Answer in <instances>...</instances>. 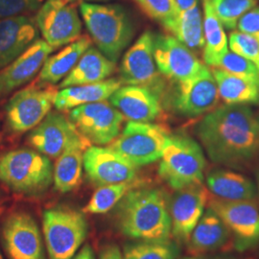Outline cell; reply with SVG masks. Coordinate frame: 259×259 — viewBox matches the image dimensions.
Segmentation results:
<instances>
[{
  "label": "cell",
  "instance_id": "6da1fadb",
  "mask_svg": "<svg viewBox=\"0 0 259 259\" xmlns=\"http://www.w3.org/2000/svg\"><path fill=\"white\" fill-rule=\"evenodd\" d=\"M197 137L216 164L239 168L259 157V115L247 105H225L208 112Z\"/></svg>",
  "mask_w": 259,
  "mask_h": 259
},
{
  "label": "cell",
  "instance_id": "7a4b0ae2",
  "mask_svg": "<svg viewBox=\"0 0 259 259\" xmlns=\"http://www.w3.org/2000/svg\"><path fill=\"white\" fill-rule=\"evenodd\" d=\"M170 200L158 188H133L116 205L115 216L123 235L137 241H169Z\"/></svg>",
  "mask_w": 259,
  "mask_h": 259
},
{
  "label": "cell",
  "instance_id": "3957f363",
  "mask_svg": "<svg viewBox=\"0 0 259 259\" xmlns=\"http://www.w3.org/2000/svg\"><path fill=\"white\" fill-rule=\"evenodd\" d=\"M80 11L94 44L116 63L134 37V25L126 9L117 4L83 2Z\"/></svg>",
  "mask_w": 259,
  "mask_h": 259
},
{
  "label": "cell",
  "instance_id": "277c9868",
  "mask_svg": "<svg viewBox=\"0 0 259 259\" xmlns=\"http://www.w3.org/2000/svg\"><path fill=\"white\" fill-rule=\"evenodd\" d=\"M53 169L49 157L37 150L17 149L0 156V181L19 194L45 193L53 184Z\"/></svg>",
  "mask_w": 259,
  "mask_h": 259
},
{
  "label": "cell",
  "instance_id": "5b68a950",
  "mask_svg": "<svg viewBox=\"0 0 259 259\" xmlns=\"http://www.w3.org/2000/svg\"><path fill=\"white\" fill-rule=\"evenodd\" d=\"M205 167L204 150L198 142L183 135L169 136L158 175L171 188L179 190L203 184Z\"/></svg>",
  "mask_w": 259,
  "mask_h": 259
},
{
  "label": "cell",
  "instance_id": "8992f818",
  "mask_svg": "<svg viewBox=\"0 0 259 259\" xmlns=\"http://www.w3.org/2000/svg\"><path fill=\"white\" fill-rule=\"evenodd\" d=\"M42 231L49 259H72L87 238L89 225L83 211L60 205L45 210Z\"/></svg>",
  "mask_w": 259,
  "mask_h": 259
},
{
  "label": "cell",
  "instance_id": "52a82bcc",
  "mask_svg": "<svg viewBox=\"0 0 259 259\" xmlns=\"http://www.w3.org/2000/svg\"><path fill=\"white\" fill-rule=\"evenodd\" d=\"M169 136L157 124L130 121L110 147L134 165L144 166L160 159Z\"/></svg>",
  "mask_w": 259,
  "mask_h": 259
},
{
  "label": "cell",
  "instance_id": "ba28073f",
  "mask_svg": "<svg viewBox=\"0 0 259 259\" xmlns=\"http://www.w3.org/2000/svg\"><path fill=\"white\" fill-rule=\"evenodd\" d=\"M207 207L222 220L232 238V246L240 251L259 244V208L256 200L230 201L210 194Z\"/></svg>",
  "mask_w": 259,
  "mask_h": 259
},
{
  "label": "cell",
  "instance_id": "9c48e42d",
  "mask_svg": "<svg viewBox=\"0 0 259 259\" xmlns=\"http://www.w3.org/2000/svg\"><path fill=\"white\" fill-rule=\"evenodd\" d=\"M35 20L44 39L53 49L73 42L82 31L79 14L68 0H46Z\"/></svg>",
  "mask_w": 259,
  "mask_h": 259
},
{
  "label": "cell",
  "instance_id": "30bf717a",
  "mask_svg": "<svg viewBox=\"0 0 259 259\" xmlns=\"http://www.w3.org/2000/svg\"><path fill=\"white\" fill-rule=\"evenodd\" d=\"M124 116L112 105L87 104L72 109L69 120L89 142L98 146L110 144L119 136Z\"/></svg>",
  "mask_w": 259,
  "mask_h": 259
},
{
  "label": "cell",
  "instance_id": "8fae6325",
  "mask_svg": "<svg viewBox=\"0 0 259 259\" xmlns=\"http://www.w3.org/2000/svg\"><path fill=\"white\" fill-rule=\"evenodd\" d=\"M154 39L155 35L146 31L130 47L121 62L120 82L144 87L159 96L163 83L154 58Z\"/></svg>",
  "mask_w": 259,
  "mask_h": 259
},
{
  "label": "cell",
  "instance_id": "7c38bea8",
  "mask_svg": "<svg viewBox=\"0 0 259 259\" xmlns=\"http://www.w3.org/2000/svg\"><path fill=\"white\" fill-rule=\"evenodd\" d=\"M2 239L9 259H47L39 228L29 213L10 214L2 226Z\"/></svg>",
  "mask_w": 259,
  "mask_h": 259
},
{
  "label": "cell",
  "instance_id": "4fadbf2b",
  "mask_svg": "<svg viewBox=\"0 0 259 259\" xmlns=\"http://www.w3.org/2000/svg\"><path fill=\"white\" fill-rule=\"evenodd\" d=\"M210 193L204 184L176 190L170 200L171 236L187 244L196 225L207 208Z\"/></svg>",
  "mask_w": 259,
  "mask_h": 259
},
{
  "label": "cell",
  "instance_id": "5bb4252c",
  "mask_svg": "<svg viewBox=\"0 0 259 259\" xmlns=\"http://www.w3.org/2000/svg\"><path fill=\"white\" fill-rule=\"evenodd\" d=\"M55 90L28 88L16 93L7 103L6 118L10 129L25 133L36 128L54 105Z\"/></svg>",
  "mask_w": 259,
  "mask_h": 259
},
{
  "label": "cell",
  "instance_id": "9a60e30c",
  "mask_svg": "<svg viewBox=\"0 0 259 259\" xmlns=\"http://www.w3.org/2000/svg\"><path fill=\"white\" fill-rule=\"evenodd\" d=\"M83 161L87 176L97 186L132 183L138 176V167L110 146L88 147Z\"/></svg>",
  "mask_w": 259,
  "mask_h": 259
},
{
  "label": "cell",
  "instance_id": "2e32d148",
  "mask_svg": "<svg viewBox=\"0 0 259 259\" xmlns=\"http://www.w3.org/2000/svg\"><path fill=\"white\" fill-rule=\"evenodd\" d=\"M154 58L159 73L178 83L194 76L204 65L188 47L172 36H155Z\"/></svg>",
  "mask_w": 259,
  "mask_h": 259
},
{
  "label": "cell",
  "instance_id": "e0dca14e",
  "mask_svg": "<svg viewBox=\"0 0 259 259\" xmlns=\"http://www.w3.org/2000/svg\"><path fill=\"white\" fill-rule=\"evenodd\" d=\"M219 98L212 72L204 65L194 76L179 83L174 105L181 114L196 117L213 111Z\"/></svg>",
  "mask_w": 259,
  "mask_h": 259
},
{
  "label": "cell",
  "instance_id": "ac0fdd59",
  "mask_svg": "<svg viewBox=\"0 0 259 259\" xmlns=\"http://www.w3.org/2000/svg\"><path fill=\"white\" fill-rule=\"evenodd\" d=\"M72 122L59 112H49L29 136V143L48 157H59L71 144L83 139Z\"/></svg>",
  "mask_w": 259,
  "mask_h": 259
},
{
  "label": "cell",
  "instance_id": "d6986e66",
  "mask_svg": "<svg viewBox=\"0 0 259 259\" xmlns=\"http://www.w3.org/2000/svg\"><path fill=\"white\" fill-rule=\"evenodd\" d=\"M54 49L45 39H37L11 64L0 70V96L30 82Z\"/></svg>",
  "mask_w": 259,
  "mask_h": 259
},
{
  "label": "cell",
  "instance_id": "ffe728a7",
  "mask_svg": "<svg viewBox=\"0 0 259 259\" xmlns=\"http://www.w3.org/2000/svg\"><path fill=\"white\" fill-rule=\"evenodd\" d=\"M38 35L36 20L26 15L0 19V69L36 42Z\"/></svg>",
  "mask_w": 259,
  "mask_h": 259
},
{
  "label": "cell",
  "instance_id": "44dd1931",
  "mask_svg": "<svg viewBox=\"0 0 259 259\" xmlns=\"http://www.w3.org/2000/svg\"><path fill=\"white\" fill-rule=\"evenodd\" d=\"M110 100L111 105L130 121L152 122L162 111L159 96L144 87L121 85Z\"/></svg>",
  "mask_w": 259,
  "mask_h": 259
},
{
  "label": "cell",
  "instance_id": "7402d4cb",
  "mask_svg": "<svg viewBox=\"0 0 259 259\" xmlns=\"http://www.w3.org/2000/svg\"><path fill=\"white\" fill-rule=\"evenodd\" d=\"M187 245L190 253L199 257L232 246V235L220 217L207 207L196 225Z\"/></svg>",
  "mask_w": 259,
  "mask_h": 259
},
{
  "label": "cell",
  "instance_id": "603a6c76",
  "mask_svg": "<svg viewBox=\"0 0 259 259\" xmlns=\"http://www.w3.org/2000/svg\"><path fill=\"white\" fill-rule=\"evenodd\" d=\"M206 188L213 197L230 200H256V186L248 177L230 169H215L206 175Z\"/></svg>",
  "mask_w": 259,
  "mask_h": 259
},
{
  "label": "cell",
  "instance_id": "cb8c5ba5",
  "mask_svg": "<svg viewBox=\"0 0 259 259\" xmlns=\"http://www.w3.org/2000/svg\"><path fill=\"white\" fill-rule=\"evenodd\" d=\"M115 67V62L107 58L100 50L91 47L80 58L73 69L63 79L60 88L102 82L114 72Z\"/></svg>",
  "mask_w": 259,
  "mask_h": 259
},
{
  "label": "cell",
  "instance_id": "d4e9b609",
  "mask_svg": "<svg viewBox=\"0 0 259 259\" xmlns=\"http://www.w3.org/2000/svg\"><path fill=\"white\" fill-rule=\"evenodd\" d=\"M121 85L120 80L113 78L99 83L65 88L56 93L54 106L59 111H67L87 104L103 102L110 99Z\"/></svg>",
  "mask_w": 259,
  "mask_h": 259
},
{
  "label": "cell",
  "instance_id": "484cf974",
  "mask_svg": "<svg viewBox=\"0 0 259 259\" xmlns=\"http://www.w3.org/2000/svg\"><path fill=\"white\" fill-rule=\"evenodd\" d=\"M90 142L81 139L58 157L53 169L54 189L61 193H67L76 189L82 181L83 167V152Z\"/></svg>",
  "mask_w": 259,
  "mask_h": 259
},
{
  "label": "cell",
  "instance_id": "4316f807",
  "mask_svg": "<svg viewBox=\"0 0 259 259\" xmlns=\"http://www.w3.org/2000/svg\"><path fill=\"white\" fill-rule=\"evenodd\" d=\"M91 46V37H79L56 55L47 58L39 71L38 83L53 84L63 80L73 69L80 58Z\"/></svg>",
  "mask_w": 259,
  "mask_h": 259
},
{
  "label": "cell",
  "instance_id": "83f0119b",
  "mask_svg": "<svg viewBox=\"0 0 259 259\" xmlns=\"http://www.w3.org/2000/svg\"><path fill=\"white\" fill-rule=\"evenodd\" d=\"M213 77L219 96L226 105H249L259 103V85L231 74L219 67H213Z\"/></svg>",
  "mask_w": 259,
  "mask_h": 259
},
{
  "label": "cell",
  "instance_id": "f1b7e54d",
  "mask_svg": "<svg viewBox=\"0 0 259 259\" xmlns=\"http://www.w3.org/2000/svg\"><path fill=\"white\" fill-rule=\"evenodd\" d=\"M203 12L204 37L203 58L206 65L215 67L229 51L228 38L221 21L213 10L210 0H203Z\"/></svg>",
  "mask_w": 259,
  "mask_h": 259
},
{
  "label": "cell",
  "instance_id": "f546056e",
  "mask_svg": "<svg viewBox=\"0 0 259 259\" xmlns=\"http://www.w3.org/2000/svg\"><path fill=\"white\" fill-rule=\"evenodd\" d=\"M166 30L189 49L204 47L203 16L198 5L189 9L179 10L176 19Z\"/></svg>",
  "mask_w": 259,
  "mask_h": 259
},
{
  "label": "cell",
  "instance_id": "4dcf8cb0",
  "mask_svg": "<svg viewBox=\"0 0 259 259\" xmlns=\"http://www.w3.org/2000/svg\"><path fill=\"white\" fill-rule=\"evenodd\" d=\"M180 249L171 241H137L124 246L123 259H177Z\"/></svg>",
  "mask_w": 259,
  "mask_h": 259
},
{
  "label": "cell",
  "instance_id": "1f68e13d",
  "mask_svg": "<svg viewBox=\"0 0 259 259\" xmlns=\"http://www.w3.org/2000/svg\"><path fill=\"white\" fill-rule=\"evenodd\" d=\"M137 186L135 182L115 185H103L93 193L89 203L83 208V213L104 214L116 206L122 198Z\"/></svg>",
  "mask_w": 259,
  "mask_h": 259
},
{
  "label": "cell",
  "instance_id": "d6a6232c",
  "mask_svg": "<svg viewBox=\"0 0 259 259\" xmlns=\"http://www.w3.org/2000/svg\"><path fill=\"white\" fill-rule=\"evenodd\" d=\"M213 10L223 26L234 29L238 20L248 11L256 6L257 0H210Z\"/></svg>",
  "mask_w": 259,
  "mask_h": 259
},
{
  "label": "cell",
  "instance_id": "836d02e7",
  "mask_svg": "<svg viewBox=\"0 0 259 259\" xmlns=\"http://www.w3.org/2000/svg\"><path fill=\"white\" fill-rule=\"evenodd\" d=\"M215 67H219L231 74L259 85L258 67L248 59L237 55L232 51H228Z\"/></svg>",
  "mask_w": 259,
  "mask_h": 259
},
{
  "label": "cell",
  "instance_id": "e575fe53",
  "mask_svg": "<svg viewBox=\"0 0 259 259\" xmlns=\"http://www.w3.org/2000/svg\"><path fill=\"white\" fill-rule=\"evenodd\" d=\"M149 18L167 29L179 13L176 0H135Z\"/></svg>",
  "mask_w": 259,
  "mask_h": 259
},
{
  "label": "cell",
  "instance_id": "d590c367",
  "mask_svg": "<svg viewBox=\"0 0 259 259\" xmlns=\"http://www.w3.org/2000/svg\"><path fill=\"white\" fill-rule=\"evenodd\" d=\"M232 52L252 62L259 69V40L240 31H233L230 35Z\"/></svg>",
  "mask_w": 259,
  "mask_h": 259
},
{
  "label": "cell",
  "instance_id": "8d00e7d4",
  "mask_svg": "<svg viewBox=\"0 0 259 259\" xmlns=\"http://www.w3.org/2000/svg\"><path fill=\"white\" fill-rule=\"evenodd\" d=\"M42 0H0V19L24 16L37 11Z\"/></svg>",
  "mask_w": 259,
  "mask_h": 259
},
{
  "label": "cell",
  "instance_id": "74e56055",
  "mask_svg": "<svg viewBox=\"0 0 259 259\" xmlns=\"http://www.w3.org/2000/svg\"><path fill=\"white\" fill-rule=\"evenodd\" d=\"M238 30L257 38L259 40V7H253L244 14L238 20Z\"/></svg>",
  "mask_w": 259,
  "mask_h": 259
},
{
  "label": "cell",
  "instance_id": "f35d334b",
  "mask_svg": "<svg viewBox=\"0 0 259 259\" xmlns=\"http://www.w3.org/2000/svg\"><path fill=\"white\" fill-rule=\"evenodd\" d=\"M99 259H123L122 251L116 245H107L101 250Z\"/></svg>",
  "mask_w": 259,
  "mask_h": 259
},
{
  "label": "cell",
  "instance_id": "ab89813d",
  "mask_svg": "<svg viewBox=\"0 0 259 259\" xmlns=\"http://www.w3.org/2000/svg\"><path fill=\"white\" fill-rule=\"evenodd\" d=\"M72 259H95L93 249L90 245H85L75 254Z\"/></svg>",
  "mask_w": 259,
  "mask_h": 259
},
{
  "label": "cell",
  "instance_id": "60d3db41",
  "mask_svg": "<svg viewBox=\"0 0 259 259\" xmlns=\"http://www.w3.org/2000/svg\"><path fill=\"white\" fill-rule=\"evenodd\" d=\"M179 10H186L198 5V0H176Z\"/></svg>",
  "mask_w": 259,
  "mask_h": 259
},
{
  "label": "cell",
  "instance_id": "b9f144b4",
  "mask_svg": "<svg viewBox=\"0 0 259 259\" xmlns=\"http://www.w3.org/2000/svg\"><path fill=\"white\" fill-rule=\"evenodd\" d=\"M69 2H72V3H75V2H81V3H83V2H93V1H108V0H68Z\"/></svg>",
  "mask_w": 259,
  "mask_h": 259
},
{
  "label": "cell",
  "instance_id": "7bdbcfd3",
  "mask_svg": "<svg viewBox=\"0 0 259 259\" xmlns=\"http://www.w3.org/2000/svg\"><path fill=\"white\" fill-rule=\"evenodd\" d=\"M215 259H236L235 257H233V256H229V255H222V256H219V257H217V258Z\"/></svg>",
  "mask_w": 259,
  "mask_h": 259
},
{
  "label": "cell",
  "instance_id": "ee69618b",
  "mask_svg": "<svg viewBox=\"0 0 259 259\" xmlns=\"http://www.w3.org/2000/svg\"><path fill=\"white\" fill-rule=\"evenodd\" d=\"M256 189H257V196H258L259 198V174L258 176H257V187H256Z\"/></svg>",
  "mask_w": 259,
  "mask_h": 259
},
{
  "label": "cell",
  "instance_id": "f6af8a7d",
  "mask_svg": "<svg viewBox=\"0 0 259 259\" xmlns=\"http://www.w3.org/2000/svg\"><path fill=\"white\" fill-rule=\"evenodd\" d=\"M182 259H201L199 258V257H197V256H192V257H185V258Z\"/></svg>",
  "mask_w": 259,
  "mask_h": 259
},
{
  "label": "cell",
  "instance_id": "bcb514c9",
  "mask_svg": "<svg viewBox=\"0 0 259 259\" xmlns=\"http://www.w3.org/2000/svg\"><path fill=\"white\" fill-rule=\"evenodd\" d=\"M3 212V207H0V215Z\"/></svg>",
  "mask_w": 259,
  "mask_h": 259
},
{
  "label": "cell",
  "instance_id": "7dc6e473",
  "mask_svg": "<svg viewBox=\"0 0 259 259\" xmlns=\"http://www.w3.org/2000/svg\"><path fill=\"white\" fill-rule=\"evenodd\" d=\"M0 259H3V255H2V253H1V250H0Z\"/></svg>",
  "mask_w": 259,
  "mask_h": 259
}]
</instances>
